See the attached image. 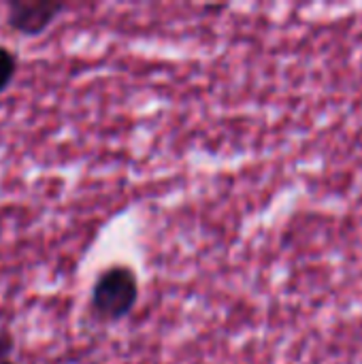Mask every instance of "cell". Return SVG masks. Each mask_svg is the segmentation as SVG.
<instances>
[{
	"instance_id": "277c9868",
	"label": "cell",
	"mask_w": 362,
	"mask_h": 364,
	"mask_svg": "<svg viewBox=\"0 0 362 364\" xmlns=\"http://www.w3.org/2000/svg\"><path fill=\"white\" fill-rule=\"evenodd\" d=\"M15 335L9 326H0V364H21L15 358Z\"/></svg>"
},
{
	"instance_id": "6da1fadb",
	"label": "cell",
	"mask_w": 362,
	"mask_h": 364,
	"mask_svg": "<svg viewBox=\"0 0 362 364\" xmlns=\"http://www.w3.org/2000/svg\"><path fill=\"white\" fill-rule=\"evenodd\" d=\"M139 299L141 286L137 271L130 264L115 262L96 275L87 299V311L100 326L117 324L137 309Z\"/></svg>"
},
{
	"instance_id": "3957f363",
	"label": "cell",
	"mask_w": 362,
	"mask_h": 364,
	"mask_svg": "<svg viewBox=\"0 0 362 364\" xmlns=\"http://www.w3.org/2000/svg\"><path fill=\"white\" fill-rule=\"evenodd\" d=\"M17 73H19V58H17V53L11 47L0 43V94H4L13 85Z\"/></svg>"
},
{
	"instance_id": "7a4b0ae2",
	"label": "cell",
	"mask_w": 362,
	"mask_h": 364,
	"mask_svg": "<svg viewBox=\"0 0 362 364\" xmlns=\"http://www.w3.org/2000/svg\"><path fill=\"white\" fill-rule=\"evenodd\" d=\"M68 2L62 0H9L4 4V23L23 38L45 34L64 13Z\"/></svg>"
}]
</instances>
